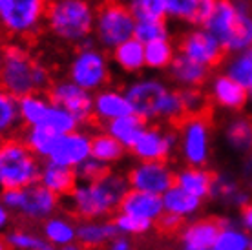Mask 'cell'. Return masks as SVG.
I'll return each instance as SVG.
<instances>
[{"label": "cell", "instance_id": "1", "mask_svg": "<svg viewBox=\"0 0 252 250\" xmlns=\"http://www.w3.org/2000/svg\"><path fill=\"white\" fill-rule=\"evenodd\" d=\"M125 94L130 100L132 112L141 119H145L146 123H152V121L177 123L185 119L179 92L170 90L161 79L139 77L126 84Z\"/></svg>", "mask_w": 252, "mask_h": 250}, {"label": "cell", "instance_id": "2", "mask_svg": "<svg viewBox=\"0 0 252 250\" xmlns=\"http://www.w3.org/2000/svg\"><path fill=\"white\" fill-rule=\"evenodd\" d=\"M128 190V177L110 170L99 181L77 183L69 199L77 216L84 219H101L121 207V201Z\"/></svg>", "mask_w": 252, "mask_h": 250}, {"label": "cell", "instance_id": "3", "mask_svg": "<svg viewBox=\"0 0 252 250\" xmlns=\"http://www.w3.org/2000/svg\"><path fill=\"white\" fill-rule=\"evenodd\" d=\"M0 86L17 99L30 94H40L50 86V71L42 62L35 61L22 46L13 44L4 48Z\"/></svg>", "mask_w": 252, "mask_h": 250}, {"label": "cell", "instance_id": "4", "mask_svg": "<svg viewBox=\"0 0 252 250\" xmlns=\"http://www.w3.org/2000/svg\"><path fill=\"white\" fill-rule=\"evenodd\" d=\"M97 9L90 0H50L46 24L53 35L64 42L81 46L94 35Z\"/></svg>", "mask_w": 252, "mask_h": 250}, {"label": "cell", "instance_id": "5", "mask_svg": "<svg viewBox=\"0 0 252 250\" xmlns=\"http://www.w3.org/2000/svg\"><path fill=\"white\" fill-rule=\"evenodd\" d=\"M203 28L220 40L227 53H240L252 46V15L241 13L234 0H218Z\"/></svg>", "mask_w": 252, "mask_h": 250}, {"label": "cell", "instance_id": "6", "mask_svg": "<svg viewBox=\"0 0 252 250\" xmlns=\"http://www.w3.org/2000/svg\"><path fill=\"white\" fill-rule=\"evenodd\" d=\"M38 157L24 144L22 139L7 137L0 143V190H17L38 183Z\"/></svg>", "mask_w": 252, "mask_h": 250}, {"label": "cell", "instance_id": "7", "mask_svg": "<svg viewBox=\"0 0 252 250\" xmlns=\"http://www.w3.org/2000/svg\"><path fill=\"white\" fill-rule=\"evenodd\" d=\"M135 24L137 20L133 19L128 6L115 0H106L95 13V40L104 50H115L123 42L133 38Z\"/></svg>", "mask_w": 252, "mask_h": 250}, {"label": "cell", "instance_id": "8", "mask_svg": "<svg viewBox=\"0 0 252 250\" xmlns=\"http://www.w3.org/2000/svg\"><path fill=\"white\" fill-rule=\"evenodd\" d=\"M0 201L9 210L19 212L32 221H46L55 214L59 207V195L50 192L40 183L17 190H6L0 195Z\"/></svg>", "mask_w": 252, "mask_h": 250}, {"label": "cell", "instance_id": "9", "mask_svg": "<svg viewBox=\"0 0 252 250\" xmlns=\"http://www.w3.org/2000/svg\"><path fill=\"white\" fill-rule=\"evenodd\" d=\"M48 2L50 0H6L0 15L2 30L11 37H32L46 22Z\"/></svg>", "mask_w": 252, "mask_h": 250}, {"label": "cell", "instance_id": "10", "mask_svg": "<svg viewBox=\"0 0 252 250\" xmlns=\"http://www.w3.org/2000/svg\"><path fill=\"white\" fill-rule=\"evenodd\" d=\"M68 79L92 94L104 90L110 81V62L99 48H81L69 64Z\"/></svg>", "mask_w": 252, "mask_h": 250}, {"label": "cell", "instance_id": "11", "mask_svg": "<svg viewBox=\"0 0 252 250\" xmlns=\"http://www.w3.org/2000/svg\"><path fill=\"white\" fill-rule=\"evenodd\" d=\"M177 144L187 166H205L210 159L208 115H192L181 119Z\"/></svg>", "mask_w": 252, "mask_h": 250}, {"label": "cell", "instance_id": "12", "mask_svg": "<svg viewBox=\"0 0 252 250\" xmlns=\"http://www.w3.org/2000/svg\"><path fill=\"white\" fill-rule=\"evenodd\" d=\"M126 177L130 188L156 195H163L176 185V174L166 161H139Z\"/></svg>", "mask_w": 252, "mask_h": 250}, {"label": "cell", "instance_id": "13", "mask_svg": "<svg viewBox=\"0 0 252 250\" xmlns=\"http://www.w3.org/2000/svg\"><path fill=\"white\" fill-rule=\"evenodd\" d=\"M48 99L51 104L73 113L77 119L81 121V125L88 123L94 115V94L77 86L75 82H71L69 79H63V81L50 84Z\"/></svg>", "mask_w": 252, "mask_h": 250}, {"label": "cell", "instance_id": "14", "mask_svg": "<svg viewBox=\"0 0 252 250\" xmlns=\"http://www.w3.org/2000/svg\"><path fill=\"white\" fill-rule=\"evenodd\" d=\"M179 53L189 57L207 68H214L223 61L227 51L223 50L220 40L205 28H194L187 31L179 40Z\"/></svg>", "mask_w": 252, "mask_h": 250}, {"label": "cell", "instance_id": "15", "mask_svg": "<svg viewBox=\"0 0 252 250\" xmlns=\"http://www.w3.org/2000/svg\"><path fill=\"white\" fill-rule=\"evenodd\" d=\"M177 146V133L159 126H148L130 152L137 161H166Z\"/></svg>", "mask_w": 252, "mask_h": 250}, {"label": "cell", "instance_id": "16", "mask_svg": "<svg viewBox=\"0 0 252 250\" xmlns=\"http://www.w3.org/2000/svg\"><path fill=\"white\" fill-rule=\"evenodd\" d=\"M90 157H92V135L77 130L66 135H59L57 143L48 157V163L75 170Z\"/></svg>", "mask_w": 252, "mask_h": 250}, {"label": "cell", "instance_id": "17", "mask_svg": "<svg viewBox=\"0 0 252 250\" xmlns=\"http://www.w3.org/2000/svg\"><path fill=\"white\" fill-rule=\"evenodd\" d=\"M130 113L133 112L125 92L104 88L101 92L94 94V115H92V119H95L99 125L106 126L108 123L119 119V117H125V115H130Z\"/></svg>", "mask_w": 252, "mask_h": 250}, {"label": "cell", "instance_id": "18", "mask_svg": "<svg viewBox=\"0 0 252 250\" xmlns=\"http://www.w3.org/2000/svg\"><path fill=\"white\" fill-rule=\"evenodd\" d=\"M218 0H164L166 17L177 22L203 28L210 19Z\"/></svg>", "mask_w": 252, "mask_h": 250}, {"label": "cell", "instance_id": "19", "mask_svg": "<svg viewBox=\"0 0 252 250\" xmlns=\"http://www.w3.org/2000/svg\"><path fill=\"white\" fill-rule=\"evenodd\" d=\"M119 212L130 214V216L146 219V221H152V223H158L159 218L164 214L163 199H161V195L130 188L125 197H123V201H121Z\"/></svg>", "mask_w": 252, "mask_h": 250}, {"label": "cell", "instance_id": "20", "mask_svg": "<svg viewBox=\"0 0 252 250\" xmlns=\"http://www.w3.org/2000/svg\"><path fill=\"white\" fill-rule=\"evenodd\" d=\"M210 99L223 110L238 112L249 102V94H247V88L241 86L240 82L221 73V75H216L210 82Z\"/></svg>", "mask_w": 252, "mask_h": 250}, {"label": "cell", "instance_id": "21", "mask_svg": "<svg viewBox=\"0 0 252 250\" xmlns=\"http://www.w3.org/2000/svg\"><path fill=\"white\" fill-rule=\"evenodd\" d=\"M221 230V219H197L185 226L181 232L183 250H212Z\"/></svg>", "mask_w": 252, "mask_h": 250}, {"label": "cell", "instance_id": "22", "mask_svg": "<svg viewBox=\"0 0 252 250\" xmlns=\"http://www.w3.org/2000/svg\"><path fill=\"white\" fill-rule=\"evenodd\" d=\"M166 71H168L170 81L176 86H179V90L181 88H201L210 75V68L195 62V61L181 55V53H177L174 57L170 68Z\"/></svg>", "mask_w": 252, "mask_h": 250}, {"label": "cell", "instance_id": "23", "mask_svg": "<svg viewBox=\"0 0 252 250\" xmlns=\"http://www.w3.org/2000/svg\"><path fill=\"white\" fill-rule=\"evenodd\" d=\"M119 236L114 221L84 219L77 225V243L82 249H99Z\"/></svg>", "mask_w": 252, "mask_h": 250}, {"label": "cell", "instance_id": "24", "mask_svg": "<svg viewBox=\"0 0 252 250\" xmlns=\"http://www.w3.org/2000/svg\"><path fill=\"white\" fill-rule=\"evenodd\" d=\"M214 174L205 166H185L176 172V187L183 188L194 197L207 199L210 197Z\"/></svg>", "mask_w": 252, "mask_h": 250}, {"label": "cell", "instance_id": "25", "mask_svg": "<svg viewBox=\"0 0 252 250\" xmlns=\"http://www.w3.org/2000/svg\"><path fill=\"white\" fill-rule=\"evenodd\" d=\"M38 183L44 188H48L50 192H53L55 195L61 197V195L71 194L79 181H77L75 170L46 161V163L42 164V168H40Z\"/></svg>", "mask_w": 252, "mask_h": 250}, {"label": "cell", "instance_id": "26", "mask_svg": "<svg viewBox=\"0 0 252 250\" xmlns=\"http://www.w3.org/2000/svg\"><path fill=\"white\" fill-rule=\"evenodd\" d=\"M146 128H148V123L145 119H141L139 115H135V113L119 117V119L112 121V123H108L104 126L106 133H110L115 141H119L125 150H132L133 144L137 143Z\"/></svg>", "mask_w": 252, "mask_h": 250}, {"label": "cell", "instance_id": "27", "mask_svg": "<svg viewBox=\"0 0 252 250\" xmlns=\"http://www.w3.org/2000/svg\"><path fill=\"white\" fill-rule=\"evenodd\" d=\"M112 59L125 73L137 75L139 71L146 68L145 62V44L139 42L137 38H130L112 50Z\"/></svg>", "mask_w": 252, "mask_h": 250}, {"label": "cell", "instance_id": "28", "mask_svg": "<svg viewBox=\"0 0 252 250\" xmlns=\"http://www.w3.org/2000/svg\"><path fill=\"white\" fill-rule=\"evenodd\" d=\"M161 199H163L164 212L179 216L181 219L195 216L203 205V199L190 195L189 192H185L183 188L176 187V185H174L170 190H166V192L161 195Z\"/></svg>", "mask_w": 252, "mask_h": 250}, {"label": "cell", "instance_id": "29", "mask_svg": "<svg viewBox=\"0 0 252 250\" xmlns=\"http://www.w3.org/2000/svg\"><path fill=\"white\" fill-rule=\"evenodd\" d=\"M210 197L234 207H245L251 203V195L243 192L240 188V183L234 177L227 174H214V181H212V190H210Z\"/></svg>", "mask_w": 252, "mask_h": 250}, {"label": "cell", "instance_id": "30", "mask_svg": "<svg viewBox=\"0 0 252 250\" xmlns=\"http://www.w3.org/2000/svg\"><path fill=\"white\" fill-rule=\"evenodd\" d=\"M42 238L57 249L77 243V225L63 216H51L42 225Z\"/></svg>", "mask_w": 252, "mask_h": 250}, {"label": "cell", "instance_id": "31", "mask_svg": "<svg viewBox=\"0 0 252 250\" xmlns=\"http://www.w3.org/2000/svg\"><path fill=\"white\" fill-rule=\"evenodd\" d=\"M51 102L42 94H30L19 99V117L20 125L26 128L30 126H40L44 121L46 113L50 110Z\"/></svg>", "mask_w": 252, "mask_h": 250}, {"label": "cell", "instance_id": "32", "mask_svg": "<svg viewBox=\"0 0 252 250\" xmlns=\"http://www.w3.org/2000/svg\"><path fill=\"white\" fill-rule=\"evenodd\" d=\"M225 141L234 152H252V119L234 117L225 126Z\"/></svg>", "mask_w": 252, "mask_h": 250}, {"label": "cell", "instance_id": "33", "mask_svg": "<svg viewBox=\"0 0 252 250\" xmlns=\"http://www.w3.org/2000/svg\"><path fill=\"white\" fill-rule=\"evenodd\" d=\"M57 139H59L57 133L48 130L46 126H30V128H26L24 135H22V141H24L26 146L38 159H46V161H48L53 146L57 143Z\"/></svg>", "mask_w": 252, "mask_h": 250}, {"label": "cell", "instance_id": "34", "mask_svg": "<svg viewBox=\"0 0 252 250\" xmlns=\"http://www.w3.org/2000/svg\"><path fill=\"white\" fill-rule=\"evenodd\" d=\"M176 55V48L170 42V38H161V40H154V42L145 44L146 68L154 69V71L168 69Z\"/></svg>", "mask_w": 252, "mask_h": 250}, {"label": "cell", "instance_id": "35", "mask_svg": "<svg viewBox=\"0 0 252 250\" xmlns=\"http://www.w3.org/2000/svg\"><path fill=\"white\" fill-rule=\"evenodd\" d=\"M125 148L119 141H115L110 133H97L92 137V157L101 161L102 164H110L119 163L123 156H125Z\"/></svg>", "mask_w": 252, "mask_h": 250}, {"label": "cell", "instance_id": "36", "mask_svg": "<svg viewBox=\"0 0 252 250\" xmlns=\"http://www.w3.org/2000/svg\"><path fill=\"white\" fill-rule=\"evenodd\" d=\"M251 238L243 228H238L230 219H221V230L212 250H249Z\"/></svg>", "mask_w": 252, "mask_h": 250}, {"label": "cell", "instance_id": "37", "mask_svg": "<svg viewBox=\"0 0 252 250\" xmlns=\"http://www.w3.org/2000/svg\"><path fill=\"white\" fill-rule=\"evenodd\" d=\"M225 75L240 82L247 90L252 88V46L240 53H234L232 59H228L225 66Z\"/></svg>", "mask_w": 252, "mask_h": 250}, {"label": "cell", "instance_id": "38", "mask_svg": "<svg viewBox=\"0 0 252 250\" xmlns=\"http://www.w3.org/2000/svg\"><path fill=\"white\" fill-rule=\"evenodd\" d=\"M19 125V99L0 86V137L11 135Z\"/></svg>", "mask_w": 252, "mask_h": 250}, {"label": "cell", "instance_id": "39", "mask_svg": "<svg viewBox=\"0 0 252 250\" xmlns=\"http://www.w3.org/2000/svg\"><path fill=\"white\" fill-rule=\"evenodd\" d=\"M40 126H46L48 130H51L53 133H57V135H66V133L79 130L81 121L77 119L73 113H69L68 110L51 104Z\"/></svg>", "mask_w": 252, "mask_h": 250}, {"label": "cell", "instance_id": "40", "mask_svg": "<svg viewBox=\"0 0 252 250\" xmlns=\"http://www.w3.org/2000/svg\"><path fill=\"white\" fill-rule=\"evenodd\" d=\"M126 6L133 15V19L141 20H164L166 6L164 0H128Z\"/></svg>", "mask_w": 252, "mask_h": 250}, {"label": "cell", "instance_id": "41", "mask_svg": "<svg viewBox=\"0 0 252 250\" xmlns=\"http://www.w3.org/2000/svg\"><path fill=\"white\" fill-rule=\"evenodd\" d=\"M177 92H179V99H181V104H183L185 117L207 115L208 99L199 88H181Z\"/></svg>", "mask_w": 252, "mask_h": 250}, {"label": "cell", "instance_id": "42", "mask_svg": "<svg viewBox=\"0 0 252 250\" xmlns=\"http://www.w3.org/2000/svg\"><path fill=\"white\" fill-rule=\"evenodd\" d=\"M6 243L13 250H48L50 247L44 238L28 230H11L6 236Z\"/></svg>", "mask_w": 252, "mask_h": 250}, {"label": "cell", "instance_id": "43", "mask_svg": "<svg viewBox=\"0 0 252 250\" xmlns=\"http://www.w3.org/2000/svg\"><path fill=\"white\" fill-rule=\"evenodd\" d=\"M133 38H137L139 42L143 44L161 40V38H168L166 20H141V22L135 24Z\"/></svg>", "mask_w": 252, "mask_h": 250}, {"label": "cell", "instance_id": "44", "mask_svg": "<svg viewBox=\"0 0 252 250\" xmlns=\"http://www.w3.org/2000/svg\"><path fill=\"white\" fill-rule=\"evenodd\" d=\"M114 223L117 226L119 234H123V236H141V234H146L154 226L152 221L135 218V216H130V214L125 212L117 214L114 218Z\"/></svg>", "mask_w": 252, "mask_h": 250}, {"label": "cell", "instance_id": "45", "mask_svg": "<svg viewBox=\"0 0 252 250\" xmlns=\"http://www.w3.org/2000/svg\"><path fill=\"white\" fill-rule=\"evenodd\" d=\"M110 172L106 164H102L101 161H97L94 157L86 159L82 164H79L75 168V175L79 183H94L99 181L102 175H106Z\"/></svg>", "mask_w": 252, "mask_h": 250}, {"label": "cell", "instance_id": "46", "mask_svg": "<svg viewBox=\"0 0 252 250\" xmlns=\"http://www.w3.org/2000/svg\"><path fill=\"white\" fill-rule=\"evenodd\" d=\"M181 223H183V219L179 218V216H174V214H166L164 212L161 218H159L158 225L161 230L164 232H174L177 230L179 226H181Z\"/></svg>", "mask_w": 252, "mask_h": 250}, {"label": "cell", "instance_id": "47", "mask_svg": "<svg viewBox=\"0 0 252 250\" xmlns=\"http://www.w3.org/2000/svg\"><path fill=\"white\" fill-rule=\"evenodd\" d=\"M241 181L249 190H252V152L245 157L241 164Z\"/></svg>", "mask_w": 252, "mask_h": 250}, {"label": "cell", "instance_id": "48", "mask_svg": "<svg viewBox=\"0 0 252 250\" xmlns=\"http://www.w3.org/2000/svg\"><path fill=\"white\" fill-rule=\"evenodd\" d=\"M108 250H132V241L128 239V236L119 234L117 238H114L108 243Z\"/></svg>", "mask_w": 252, "mask_h": 250}, {"label": "cell", "instance_id": "49", "mask_svg": "<svg viewBox=\"0 0 252 250\" xmlns=\"http://www.w3.org/2000/svg\"><path fill=\"white\" fill-rule=\"evenodd\" d=\"M241 226L245 232H252V203L241 207Z\"/></svg>", "mask_w": 252, "mask_h": 250}, {"label": "cell", "instance_id": "50", "mask_svg": "<svg viewBox=\"0 0 252 250\" xmlns=\"http://www.w3.org/2000/svg\"><path fill=\"white\" fill-rule=\"evenodd\" d=\"M9 208L0 201V232L2 230H6V226L9 225Z\"/></svg>", "mask_w": 252, "mask_h": 250}, {"label": "cell", "instance_id": "51", "mask_svg": "<svg viewBox=\"0 0 252 250\" xmlns=\"http://www.w3.org/2000/svg\"><path fill=\"white\" fill-rule=\"evenodd\" d=\"M59 250H82V247L79 243H69L66 247H61Z\"/></svg>", "mask_w": 252, "mask_h": 250}, {"label": "cell", "instance_id": "52", "mask_svg": "<svg viewBox=\"0 0 252 250\" xmlns=\"http://www.w3.org/2000/svg\"><path fill=\"white\" fill-rule=\"evenodd\" d=\"M2 64H4V48L0 46V71H2Z\"/></svg>", "mask_w": 252, "mask_h": 250}, {"label": "cell", "instance_id": "53", "mask_svg": "<svg viewBox=\"0 0 252 250\" xmlns=\"http://www.w3.org/2000/svg\"><path fill=\"white\" fill-rule=\"evenodd\" d=\"M0 250H9V247H7L6 239H0Z\"/></svg>", "mask_w": 252, "mask_h": 250}, {"label": "cell", "instance_id": "54", "mask_svg": "<svg viewBox=\"0 0 252 250\" xmlns=\"http://www.w3.org/2000/svg\"><path fill=\"white\" fill-rule=\"evenodd\" d=\"M4 4H6V0H0V15H2V9H4Z\"/></svg>", "mask_w": 252, "mask_h": 250}, {"label": "cell", "instance_id": "55", "mask_svg": "<svg viewBox=\"0 0 252 250\" xmlns=\"http://www.w3.org/2000/svg\"><path fill=\"white\" fill-rule=\"evenodd\" d=\"M247 94H249V100L252 102V88H249V90H247Z\"/></svg>", "mask_w": 252, "mask_h": 250}, {"label": "cell", "instance_id": "56", "mask_svg": "<svg viewBox=\"0 0 252 250\" xmlns=\"http://www.w3.org/2000/svg\"><path fill=\"white\" fill-rule=\"evenodd\" d=\"M249 250H252V238H251V243H249Z\"/></svg>", "mask_w": 252, "mask_h": 250}, {"label": "cell", "instance_id": "57", "mask_svg": "<svg viewBox=\"0 0 252 250\" xmlns=\"http://www.w3.org/2000/svg\"><path fill=\"white\" fill-rule=\"evenodd\" d=\"M0 143H2V141H0Z\"/></svg>", "mask_w": 252, "mask_h": 250}]
</instances>
